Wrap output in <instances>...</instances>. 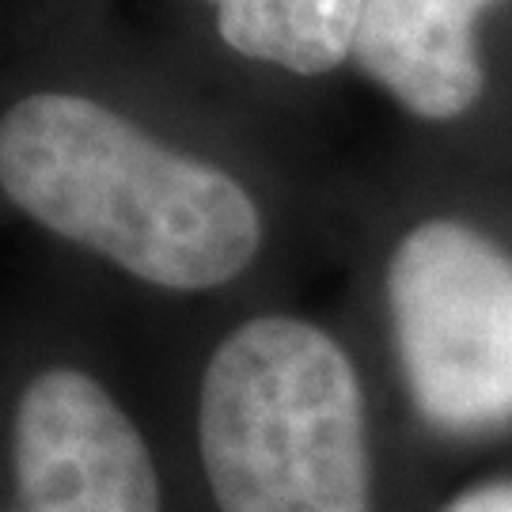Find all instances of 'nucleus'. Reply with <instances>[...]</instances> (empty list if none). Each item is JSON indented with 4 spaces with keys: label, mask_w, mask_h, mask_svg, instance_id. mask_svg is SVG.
Here are the masks:
<instances>
[{
    "label": "nucleus",
    "mask_w": 512,
    "mask_h": 512,
    "mask_svg": "<svg viewBox=\"0 0 512 512\" xmlns=\"http://www.w3.org/2000/svg\"><path fill=\"white\" fill-rule=\"evenodd\" d=\"M0 190L46 232L175 293L217 289L262 247V213L236 175L92 95L31 92L0 114Z\"/></svg>",
    "instance_id": "nucleus-1"
},
{
    "label": "nucleus",
    "mask_w": 512,
    "mask_h": 512,
    "mask_svg": "<svg viewBox=\"0 0 512 512\" xmlns=\"http://www.w3.org/2000/svg\"><path fill=\"white\" fill-rule=\"evenodd\" d=\"M198 448L220 512H372L365 391L308 319L258 315L213 349Z\"/></svg>",
    "instance_id": "nucleus-2"
},
{
    "label": "nucleus",
    "mask_w": 512,
    "mask_h": 512,
    "mask_svg": "<svg viewBox=\"0 0 512 512\" xmlns=\"http://www.w3.org/2000/svg\"><path fill=\"white\" fill-rule=\"evenodd\" d=\"M387 315L429 429H512V255L497 239L452 217L410 228L387 262Z\"/></svg>",
    "instance_id": "nucleus-3"
},
{
    "label": "nucleus",
    "mask_w": 512,
    "mask_h": 512,
    "mask_svg": "<svg viewBox=\"0 0 512 512\" xmlns=\"http://www.w3.org/2000/svg\"><path fill=\"white\" fill-rule=\"evenodd\" d=\"M12 512H164L141 429L95 376L42 368L12 418Z\"/></svg>",
    "instance_id": "nucleus-4"
},
{
    "label": "nucleus",
    "mask_w": 512,
    "mask_h": 512,
    "mask_svg": "<svg viewBox=\"0 0 512 512\" xmlns=\"http://www.w3.org/2000/svg\"><path fill=\"white\" fill-rule=\"evenodd\" d=\"M490 4L494 0H365L353 61L414 118H459L486 88L475 23Z\"/></svg>",
    "instance_id": "nucleus-5"
},
{
    "label": "nucleus",
    "mask_w": 512,
    "mask_h": 512,
    "mask_svg": "<svg viewBox=\"0 0 512 512\" xmlns=\"http://www.w3.org/2000/svg\"><path fill=\"white\" fill-rule=\"evenodd\" d=\"M365 0H220V38L251 61L323 76L353 57Z\"/></svg>",
    "instance_id": "nucleus-6"
},
{
    "label": "nucleus",
    "mask_w": 512,
    "mask_h": 512,
    "mask_svg": "<svg viewBox=\"0 0 512 512\" xmlns=\"http://www.w3.org/2000/svg\"><path fill=\"white\" fill-rule=\"evenodd\" d=\"M444 512H512V478L471 486L467 494H459Z\"/></svg>",
    "instance_id": "nucleus-7"
},
{
    "label": "nucleus",
    "mask_w": 512,
    "mask_h": 512,
    "mask_svg": "<svg viewBox=\"0 0 512 512\" xmlns=\"http://www.w3.org/2000/svg\"><path fill=\"white\" fill-rule=\"evenodd\" d=\"M213 4H220V0H213Z\"/></svg>",
    "instance_id": "nucleus-8"
}]
</instances>
